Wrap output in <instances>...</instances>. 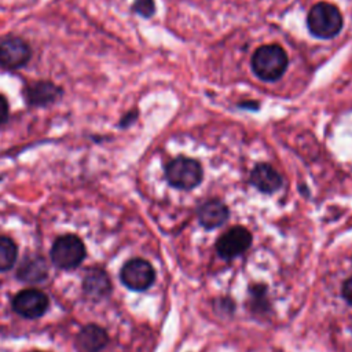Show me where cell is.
Returning <instances> with one entry per match:
<instances>
[{
	"instance_id": "52a82bcc",
	"label": "cell",
	"mask_w": 352,
	"mask_h": 352,
	"mask_svg": "<svg viewBox=\"0 0 352 352\" xmlns=\"http://www.w3.org/2000/svg\"><path fill=\"white\" fill-rule=\"evenodd\" d=\"M48 297L37 289H25L12 300V308L16 314L28 319H36L44 315L48 308Z\"/></svg>"
},
{
	"instance_id": "6da1fadb",
	"label": "cell",
	"mask_w": 352,
	"mask_h": 352,
	"mask_svg": "<svg viewBox=\"0 0 352 352\" xmlns=\"http://www.w3.org/2000/svg\"><path fill=\"white\" fill-rule=\"evenodd\" d=\"M287 63V54L278 44L261 45L252 56V69L263 81H275L280 78Z\"/></svg>"
},
{
	"instance_id": "30bf717a",
	"label": "cell",
	"mask_w": 352,
	"mask_h": 352,
	"mask_svg": "<svg viewBox=\"0 0 352 352\" xmlns=\"http://www.w3.org/2000/svg\"><path fill=\"white\" fill-rule=\"evenodd\" d=\"M250 183L261 192L271 194L282 186V177L271 165L257 164L250 173Z\"/></svg>"
},
{
	"instance_id": "5b68a950",
	"label": "cell",
	"mask_w": 352,
	"mask_h": 352,
	"mask_svg": "<svg viewBox=\"0 0 352 352\" xmlns=\"http://www.w3.org/2000/svg\"><path fill=\"white\" fill-rule=\"evenodd\" d=\"M121 282L131 290L142 292L151 286L155 278L153 265L143 258H132L124 264L120 272Z\"/></svg>"
},
{
	"instance_id": "9a60e30c",
	"label": "cell",
	"mask_w": 352,
	"mask_h": 352,
	"mask_svg": "<svg viewBox=\"0 0 352 352\" xmlns=\"http://www.w3.org/2000/svg\"><path fill=\"white\" fill-rule=\"evenodd\" d=\"M18 256L15 242L4 235H0V271L10 270Z\"/></svg>"
},
{
	"instance_id": "e0dca14e",
	"label": "cell",
	"mask_w": 352,
	"mask_h": 352,
	"mask_svg": "<svg viewBox=\"0 0 352 352\" xmlns=\"http://www.w3.org/2000/svg\"><path fill=\"white\" fill-rule=\"evenodd\" d=\"M8 114H10L8 102L3 95H0V126L8 120Z\"/></svg>"
},
{
	"instance_id": "ba28073f",
	"label": "cell",
	"mask_w": 352,
	"mask_h": 352,
	"mask_svg": "<svg viewBox=\"0 0 352 352\" xmlns=\"http://www.w3.org/2000/svg\"><path fill=\"white\" fill-rule=\"evenodd\" d=\"M250 243L252 234L245 227L236 226L230 228L219 238L216 243V250L223 258H234L242 254L250 246Z\"/></svg>"
},
{
	"instance_id": "8992f818",
	"label": "cell",
	"mask_w": 352,
	"mask_h": 352,
	"mask_svg": "<svg viewBox=\"0 0 352 352\" xmlns=\"http://www.w3.org/2000/svg\"><path fill=\"white\" fill-rule=\"evenodd\" d=\"M32 58L30 45L19 37H7L0 41V66L15 70L25 66Z\"/></svg>"
},
{
	"instance_id": "5bb4252c",
	"label": "cell",
	"mask_w": 352,
	"mask_h": 352,
	"mask_svg": "<svg viewBox=\"0 0 352 352\" xmlns=\"http://www.w3.org/2000/svg\"><path fill=\"white\" fill-rule=\"evenodd\" d=\"M47 268H45V261L38 257H33L25 264L21 265L18 270V278L26 282H38L43 278H45Z\"/></svg>"
},
{
	"instance_id": "2e32d148",
	"label": "cell",
	"mask_w": 352,
	"mask_h": 352,
	"mask_svg": "<svg viewBox=\"0 0 352 352\" xmlns=\"http://www.w3.org/2000/svg\"><path fill=\"white\" fill-rule=\"evenodd\" d=\"M133 11L138 12L143 18H150L155 11L154 0H135Z\"/></svg>"
},
{
	"instance_id": "8fae6325",
	"label": "cell",
	"mask_w": 352,
	"mask_h": 352,
	"mask_svg": "<svg viewBox=\"0 0 352 352\" xmlns=\"http://www.w3.org/2000/svg\"><path fill=\"white\" fill-rule=\"evenodd\" d=\"M228 219V208L219 199H210L198 209V220L205 228H216Z\"/></svg>"
},
{
	"instance_id": "277c9868",
	"label": "cell",
	"mask_w": 352,
	"mask_h": 352,
	"mask_svg": "<svg viewBox=\"0 0 352 352\" xmlns=\"http://www.w3.org/2000/svg\"><path fill=\"white\" fill-rule=\"evenodd\" d=\"M85 257V246L82 241L73 235L66 234L55 239L51 248L52 263L63 270L76 268Z\"/></svg>"
},
{
	"instance_id": "9c48e42d",
	"label": "cell",
	"mask_w": 352,
	"mask_h": 352,
	"mask_svg": "<svg viewBox=\"0 0 352 352\" xmlns=\"http://www.w3.org/2000/svg\"><path fill=\"white\" fill-rule=\"evenodd\" d=\"M62 88L51 81L32 82L23 91L28 104L33 107H43L55 103L62 96Z\"/></svg>"
},
{
	"instance_id": "ac0fdd59",
	"label": "cell",
	"mask_w": 352,
	"mask_h": 352,
	"mask_svg": "<svg viewBox=\"0 0 352 352\" xmlns=\"http://www.w3.org/2000/svg\"><path fill=\"white\" fill-rule=\"evenodd\" d=\"M342 296L352 305V276L345 280V283L342 286Z\"/></svg>"
},
{
	"instance_id": "7c38bea8",
	"label": "cell",
	"mask_w": 352,
	"mask_h": 352,
	"mask_svg": "<svg viewBox=\"0 0 352 352\" xmlns=\"http://www.w3.org/2000/svg\"><path fill=\"white\" fill-rule=\"evenodd\" d=\"M82 289L87 296L92 298H102L110 293L111 283L107 274L103 270L92 268L87 272L84 278Z\"/></svg>"
},
{
	"instance_id": "d6986e66",
	"label": "cell",
	"mask_w": 352,
	"mask_h": 352,
	"mask_svg": "<svg viewBox=\"0 0 352 352\" xmlns=\"http://www.w3.org/2000/svg\"><path fill=\"white\" fill-rule=\"evenodd\" d=\"M136 117H138V113H136V111H131V113H128V114L124 116V118L121 120L120 125H121V126H128L132 121L136 120Z\"/></svg>"
},
{
	"instance_id": "4fadbf2b",
	"label": "cell",
	"mask_w": 352,
	"mask_h": 352,
	"mask_svg": "<svg viewBox=\"0 0 352 352\" xmlns=\"http://www.w3.org/2000/svg\"><path fill=\"white\" fill-rule=\"evenodd\" d=\"M107 341V333L98 324H88L82 327L77 336V342L85 352H99L106 346Z\"/></svg>"
},
{
	"instance_id": "3957f363",
	"label": "cell",
	"mask_w": 352,
	"mask_h": 352,
	"mask_svg": "<svg viewBox=\"0 0 352 352\" xmlns=\"http://www.w3.org/2000/svg\"><path fill=\"white\" fill-rule=\"evenodd\" d=\"M166 180L175 188L191 190L202 180V168L198 161L187 157L172 160L165 170Z\"/></svg>"
},
{
	"instance_id": "7a4b0ae2",
	"label": "cell",
	"mask_w": 352,
	"mask_h": 352,
	"mask_svg": "<svg viewBox=\"0 0 352 352\" xmlns=\"http://www.w3.org/2000/svg\"><path fill=\"white\" fill-rule=\"evenodd\" d=\"M307 23L315 37L333 38L342 28V15L334 4L322 1L309 10Z\"/></svg>"
}]
</instances>
